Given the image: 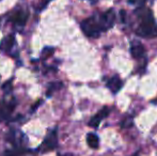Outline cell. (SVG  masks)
<instances>
[{"label":"cell","instance_id":"5","mask_svg":"<svg viewBox=\"0 0 157 156\" xmlns=\"http://www.w3.org/2000/svg\"><path fill=\"white\" fill-rule=\"evenodd\" d=\"M58 144V135H57V129L52 131L49 134L47 135V137L45 138L43 142V148H44V152H47V151H52Z\"/></svg>","mask_w":157,"mask_h":156},{"label":"cell","instance_id":"14","mask_svg":"<svg viewBox=\"0 0 157 156\" xmlns=\"http://www.w3.org/2000/svg\"><path fill=\"white\" fill-rule=\"evenodd\" d=\"M55 49L52 47H49V46H47V47H45L43 50H42V57H43L44 59H47L49 58L50 56H52V54H54Z\"/></svg>","mask_w":157,"mask_h":156},{"label":"cell","instance_id":"7","mask_svg":"<svg viewBox=\"0 0 157 156\" xmlns=\"http://www.w3.org/2000/svg\"><path fill=\"white\" fill-rule=\"evenodd\" d=\"M16 101L12 100L10 102H1L0 103V118L8 119L11 116L12 111L15 109Z\"/></svg>","mask_w":157,"mask_h":156},{"label":"cell","instance_id":"17","mask_svg":"<svg viewBox=\"0 0 157 156\" xmlns=\"http://www.w3.org/2000/svg\"><path fill=\"white\" fill-rule=\"evenodd\" d=\"M120 15H121V19H122V21L124 23L125 19H126V12L124 10H121L120 11Z\"/></svg>","mask_w":157,"mask_h":156},{"label":"cell","instance_id":"9","mask_svg":"<svg viewBox=\"0 0 157 156\" xmlns=\"http://www.w3.org/2000/svg\"><path fill=\"white\" fill-rule=\"evenodd\" d=\"M10 19L15 25L24 26L28 19V13L25 12V11H17V12H15L14 14L11 16Z\"/></svg>","mask_w":157,"mask_h":156},{"label":"cell","instance_id":"8","mask_svg":"<svg viewBox=\"0 0 157 156\" xmlns=\"http://www.w3.org/2000/svg\"><path fill=\"white\" fill-rule=\"evenodd\" d=\"M107 87L113 94H117L123 87V80L120 78V76L113 75L111 78L108 79Z\"/></svg>","mask_w":157,"mask_h":156},{"label":"cell","instance_id":"6","mask_svg":"<svg viewBox=\"0 0 157 156\" xmlns=\"http://www.w3.org/2000/svg\"><path fill=\"white\" fill-rule=\"evenodd\" d=\"M109 113H110V109L108 108V107L101 108V110H99L93 118H91V120L89 121V126L93 127V128H97V127L99 126V124H101V121L107 118L108 116H109Z\"/></svg>","mask_w":157,"mask_h":156},{"label":"cell","instance_id":"21","mask_svg":"<svg viewBox=\"0 0 157 156\" xmlns=\"http://www.w3.org/2000/svg\"><path fill=\"white\" fill-rule=\"evenodd\" d=\"M91 1H92V2H96L97 0H91Z\"/></svg>","mask_w":157,"mask_h":156},{"label":"cell","instance_id":"19","mask_svg":"<svg viewBox=\"0 0 157 156\" xmlns=\"http://www.w3.org/2000/svg\"><path fill=\"white\" fill-rule=\"evenodd\" d=\"M132 156H139V154H138V153H135V154H132Z\"/></svg>","mask_w":157,"mask_h":156},{"label":"cell","instance_id":"11","mask_svg":"<svg viewBox=\"0 0 157 156\" xmlns=\"http://www.w3.org/2000/svg\"><path fill=\"white\" fill-rule=\"evenodd\" d=\"M87 143L91 149L96 150V149L98 148V146H99L98 136H97L96 134H94V133H89L87 135Z\"/></svg>","mask_w":157,"mask_h":156},{"label":"cell","instance_id":"13","mask_svg":"<svg viewBox=\"0 0 157 156\" xmlns=\"http://www.w3.org/2000/svg\"><path fill=\"white\" fill-rule=\"evenodd\" d=\"M132 124H134L132 117H128V118H125L124 120L121 122V127H122V128H129V127L132 126Z\"/></svg>","mask_w":157,"mask_h":156},{"label":"cell","instance_id":"16","mask_svg":"<svg viewBox=\"0 0 157 156\" xmlns=\"http://www.w3.org/2000/svg\"><path fill=\"white\" fill-rule=\"evenodd\" d=\"M42 103H43V101H42V100H39V101H37L36 103H35V104H33V106H32V108H31V111H34V110H36V109L39 108V106H40V105L42 104Z\"/></svg>","mask_w":157,"mask_h":156},{"label":"cell","instance_id":"2","mask_svg":"<svg viewBox=\"0 0 157 156\" xmlns=\"http://www.w3.org/2000/svg\"><path fill=\"white\" fill-rule=\"evenodd\" d=\"M80 28L82 32L89 38H98L101 36V26L98 24V19L95 17H89V18L85 19L81 21Z\"/></svg>","mask_w":157,"mask_h":156},{"label":"cell","instance_id":"20","mask_svg":"<svg viewBox=\"0 0 157 156\" xmlns=\"http://www.w3.org/2000/svg\"><path fill=\"white\" fill-rule=\"evenodd\" d=\"M63 156H73L72 154H65V155H63Z\"/></svg>","mask_w":157,"mask_h":156},{"label":"cell","instance_id":"3","mask_svg":"<svg viewBox=\"0 0 157 156\" xmlns=\"http://www.w3.org/2000/svg\"><path fill=\"white\" fill-rule=\"evenodd\" d=\"M98 24L101 26V31H107L108 29L112 27L114 25V21H116V13L112 10H108L105 13L101 15L98 17Z\"/></svg>","mask_w":157,"mask_h":156},{"label":"cell","instance_id":"4","mask_svg":"<svg viewBox=\"0 0 157 156\" xmlns=\"http://www.w3.org/2000/svg\"><path fill=\"white\" fill-rule=\"evenodd\" d=\"M130 54L134 59H142L145 55V48L141 42L139 41H132L130 42Z\"/></svg>","mask_w":157,"mask_h":156},{"label":"cell","instance_id":"1","mask_svg":"<svg viewBox=\"0 0 157 156\" xmlns=\"http://www.w3.org/2000/svg\"><path fill=\"white\" fill-rule=\"evenodd\" d=\"M139 26L136 33L143 38L157 36V25L153 17V13L149 9H144L139 13Z\"/></svg>","mask_w":157,"mask_h":156},{"label":"cell","instance_id":"12","mask_svg":"<svg viewBox=\"0 0 157 156\" xmlns=\"http://www.w3.org/2000/svg\"><path fill=\"white\" fill-rule=\"evenodd\" d=\"M62 87H63V83L60 82V81H56V82L49 83V85H48V90H47L46 95L49 97V96H52V93H54V92L57 91V90H60Z\"/></svg>","mask_w":157,"mask_h":156},{"label":"cell","instance_id":"18","mask_svg":"<svg viewBox=\"0 0 157 156\" xmlns=\"http://www.w3.org/2000/svg\"><path fill=\"white\" fill-rule=\"evenodd\" d=\"M138 1V0H128V2H129V3H136V2Z\"/></svg>","mask_w":157,"mask_h":156},{"label":"cell","instance_id":"15","mask_svg":"<svg viewBox=\"0 0 157 156\" xmlns=\"http://www.w3.org/2000/svg\"><path fill=\"white\" fill-rule=\"evenodd\" d=\"M6 156H18V153H17V151H12V150H8L6 151Z\"/></svg>","mask_w":157,"mask_h":156},{"label":"cell","instance_id":"10","mask_svg":"<svg viewBox=\"0 0 157 156\" xmlns=\"http://www.w3.org/2000/svg\"><path fill=\"white\" fill-rule=\"evenodd\" d=\"M15 44V38L14 36H6V38L2 39L0 42V50L3 52H10L12 47Z\"/></svg>","mask_w":157,"mask_h":156}]
</instances>
